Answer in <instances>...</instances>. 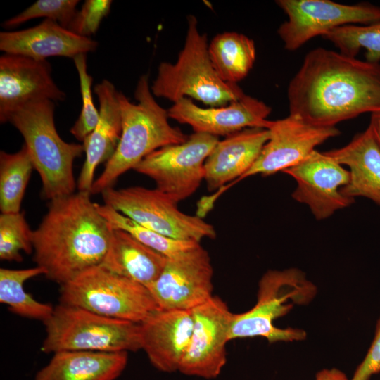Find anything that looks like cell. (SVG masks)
Instances as JSON below:
<instances>
[{"label": "cell", "instance_id": "cell-1", "mask_svg": "<svg viewBox=\"0 0 380 380\" xmlns=\"http://www.w3.org/2000/svg\"><path fill=\"white\" fill-rule=\"evenodd\" d=\"M287 96L291 115L319 126L380 113V64L315 49L291 80Z\"/></svg>", "mask_w": 380, "mask_h": 380}, {"label": "cell", "instance_id": "cell-2", "mask_svg": "<svg viewBox=\"0 0 380 380\" xmlns=\"http://www.w3.org/2000/svg\"><path fill=\"white\" fill-rule=\"evenodd\" d=\"M91 195L78 191L50 201L33 230V260L60 286L101 265L108 250L113 229Z\"/></svg>", "mask_w": 380, "mask_h": 380}, {"label": "cell", "instance_id": "cell-3", "mask_svg": "<svg viewBox=\"0 0 380 380\" xmlns=\"http://www.w3.org/2000/svg\"><path fill=\"white\" fill-rule=\"evenodd\" d=\"M137 103H132L122 92L118 99L122 132L116 150L95 179L91 194L113 187L118 177L134 169L154 151L185 141L188 136L169 121L167 110L156 101L146 75L140 77L134 91Z\"/></svg>", "mask_w": 380, "mask_h": 380}, {"label": "cell", "instance_id": "cell-4", "mask_svg": "<svg viewBox=\"0 0 380 380\" xmlns=\"http://www.w3.org/2000/svg\"><path fill=\"white\" fill-rule=\"evenodd\" d=\"M8 122L23 136L42 181V197L49 201L75 193L73 163L84 153L83 144L68 143L59 136L51 100L29 102L15 110Z\"/></svg>", "mask_w": 380, "mask_h": 380}, {"label": "cell", "instance_id": "cell-5", "mask_svg": "<svg viewBox=\"0 0 380 380\" xmlns=\"http://www.w3.org/2000/svg\"><path fill=\"white\" fill-rule=\"evenodd\" d=\"M184 45L174 63H161L151 90L173 103L189 96L210 107L226 106L246 94L237 84L223 81L211 62L207 36L198 29L195 16L187 18Z\"/></svg>", "mask_w": 380, "mask_h": 380}, {"label": "cell", "instance_id": "cell-6", "mask_svg": "<svg viewBox=\"0 0 380 380\" xmlns=\"http://www.w3.org/2000/svg\"><path fill=\"white\" fill-rule=\"evenodd\" d=\"M316 291V286L298 269L268 270L259 281L255 305L245 312L234 314L230 341L258 336L270 343L305 339V331L279 328L274 321L286 315L295 305L310 303Z\"/></svg>", "mask_w": 380, "mask_h": 380}, {"label": "cell", "instance_id": "cell-7", "mask_svg": "<svg viewBox=\"0 0 380 380\" xmlns=\"http://www.w3.org/2000/svg\"><path fill=\"white\" fill-rule=\"evenodd\" d=\"M41 350L129 352L141 350L139 324L109 318L83 308L58 303L43 322Z\"/></svg>", "mask_w": 380, "mask_h": 380}, {"label": "cell", "instance_id": "cell-8", "mask_svg": "<svg viewBox=\"0 0 380 380\" xmlns=\"http://www.w3.org/2000/svg\"><path fill=\"white\" fill-rule=\"evenodd\" d=\"M59 303L140 324L159 309L149 289L102 265L60 286Z\"/></svg>", "mask_w": 380, "mask_h": 380}, {"label": "cell", "instance_id": "cell-9", "mask_svg": "<svg viewBox=\"0 0 380 380\" xmlns=\"http://www.w3.org/2000/svg\"><path fill=\"white\" fill-rule=\"evenodd\" d=\"M101 195L104 204L165 236L197 243L216 236L212 224L198 215L183 213L177 203L156 188L110 187Z\"/></svg>", "mask_w": 380, "mask_h": 380}, {"label": "cell", "instance_id": "cell-10", "mask_svg": "<svg viewBox=\"0 0 380 380\" xmlns=\"http://www.w3.org/2000/svg\"><path fill=\"white\" fill-rule=\"evenodd\" d=\"M219 140L194 132L182 143L151 153L134 170L151 178L156 189L178 203L191 196L204 180L205 160Z\"/></svg>", "mask_w": 380, "mask_h": 380}, {"label": "cell", "instance_id": "cell-11", "mask_svg": "<svg viewBox=\"0 0 380 380\" xmlns=\"http://www.w3.org/2000/svg\"><path fill=\"white\" fill-rule=\"evenodd\" d=\"M288 16L277 32L289 51L308 40L346 25H369L380 21V7L368 3L346 5L329 0H279Z\"/></svg>", "mask_w": 380, "mask_h": 380}, {"label": "cell", "instance_id": "cell-12", "mask_svg": "<svg viewBox=\"0 0 380 380\" xmlns=\"http://www.w3.org/2000/svg\"><path fill=\"white\" fill-rule=\"evenodd\" d=\"M213 269L201 245L171 258L148 289L158 308L191 310L211 298Z\"/></svg>", "mask_w": 380, "mask_h": 380}, {"label": "cell", "instance_id": "cell-13", "mask_svg": "<svg viewBox=\"0 0 380 380\" xmlns=\"http://www.w3.org/2000/svg\"><path fill=\"white\" fill-rule=\"evenodd\" d=\"M191 313L193 331L178 371L207 379L216 378L227 362L226 345L230 341L234 313L217 296L191 310Z\"/></svg>", "mask_w": 380, "mask_h": 380}, {"label": "cell", "instance_id": "cell-14", "mask_svg": "<svg viewBox=\"0 0 380 380\" xmlns=\"http://www.w3.org/2000/svg\"><path fill=\"white\" fill-rule=\"evenodd\" d=\"M267 129L269 139L256 161L237 182L258 174L267 177L284 172L305 160L317 146L340 134L336 126L316 125L291 114L272 121Z\"/></svg>", "mask_w": 380, "mask_h": 380}, {"label": "cell", "instance_id": "cell-15", "mask_svg": "<svg viewBox=\"0 0 380 380\" xmlns=\"http://www.w3.org/2000/svg\"><path fill=\"white\" fill-rule=\"evenodd\" d=\"M283 172L296 182L292 198L307 205L317 220L327 219L354 202V198L341 191L350 181L349 170L324 152L315 150L302 162Z\"/></svg>", "mask_w": 380, "mask_h": 380}, {"label": "cell", "instance_id": "cell-16", "mask_svg": "<svg viewBox=\"0 0 380 380\" xmlns=\"http://www.w3.org/2000/svg\"><path fill=\"white\" fill-rule=\"evenodd\" d=\"M64 101L46 61L4 53L0 57V122H8L19 107L33 101Z\"/></svg>", "mask_w": 380, "mask_h": 380}, {"label": "cell", "instance_id": "cell-17", "mask_svg": "<svg viewBox=\"0 0 380 380\" xmlns=\"http://www.w3.org/2000/svg\"><path fill=\"white\" fill-rule=\"evenodd\" d=\"M271 108L258 99L245 95L226 106L201 108L183 98L167 110L170 118L191 127L194 132L229 136L246 128L268 129Z\"/></svg>", "mask_w": 380, "mask_h": 380}, {"label": "cell", "instance_id": "cell-18", "mask_svg": "<svg viewBox=\"0 0 380 380\" xmlns=\"http://www.w3.org/2000/svg\"><path fill=\"white\" fill-rule=\"evenodd\" d=\"M269 136L267 129L246 128L219 140L205 163L208 189L218 190L209 199L200 201L205 210L208 211L218 196L248 172Z\"/></svg>", "mask_w": 380, "mask_h": 380}, {"label": "cell", "instance_id": "cell-19", "mask_svg": "<svg viewBox=\"0 0 380 380\" xmlns=\"http://www.w3.org/2000/svg\"><path fill=\"white\" fill-rule=\"evenodd\" d=\"M141 350L163 372L178 371L191 339V310L159 308L139 324Z\"/></svg>", "mask_w": 380, "mask_h": 380}, {"label": "cell", "instance_id": "cell-20", "mask_svg": "<svg viewBox=\"0 0 380 380\" xmlns=\"http://www.w3.org/2000/svg\"><path fill=\"white\" fill-rule=\"evenodd\" d=\"M98 42L75 34L58 23L45 19L39 25L18 31L0 32V50L38 61L51 56L72 59L94 51Z\"/></svg>", "mask_w": 380, "mask_h": 380}, {"label": "cell", "instance_id": "cell-21", "mask_svg": "<svg viewBox=\"0 0 380 380\" xmlns=\"http://www.w3.org/2000/svg\"><path fill=\"white\" fill-rule=\"evenodd\" d=\"M94 92L99 103V120L82 143L85 160L77 184L78 191L90 193L97 166L113 156L122 132L119 91L111 82L103 80L95 85Z\"/></svg>", "mask_w": 380, "mask_h": 380}, {"label": "cell", "instance_id": "cell-22", "mask_svg": "<svg viewBox=\"0 0 380 380\" xmlns=\"http://www.w3.org/2000/svg\"><path fill=\"white\" fill-rule=\"evenodd\" d=\"M324 153L350 169V181L341 189L344 196L365 197L380 206V147L369 125L347 145Z\"/></svg>", "mask_w": 380, "mask_h": 380}, {"label": "cell", "instance_id": "cell-23", "mask_svg": "<svg viewBox=\"0 0 380 380\" xmlns=\"http://www.w3.org/2000/svg\"><path fill=\"white\" fill-rule=\"evenodd\" d=\"M127 361V352H56L34 380H115Z\"/></svg>", "mask_w": 380, "mask_h": 380}, {"label": "cell", "instance_id": "cell-24", "mask_svg": "<svg viewBox=\"0 0 380 380\" xmlns=\"http://www.w3.org/2000/svg\"><path fill=\"white\" fill-rule=\"evenodd\" d=\"M166 260L167 257L127 232L113 229L110 246L101 265L148 288L160 274Z\"/></svg>", "mask_w": 380, "mask_h": 380}, {"label": "cell", "instance_id": "cell-25", "mask_svg": "<svg viewBox=\"0 0 380 380\" xmlns=\"http://www.w3.org/2000/svg\"><path fill=\"white\" fill-rule=\"evenodd\" d=\"M208 51L217 73L228 83L236 84L245 78L255 60L254 42L235 32L217 34L208 44Z\"/></svg>", "mask_w": 380, "mask_h": 380}, {"label": "cell", "instance_id": "cell-26", "mask_svg": "<svg viewBox=\"0 0 380 380\" xmlns=\"http://www.w3.org/2000/svg\"><path fill=\"white\" fill-rule=\"evenodd\" d=\"M45 271L36 266L32 268L0 269V302L18 316L44 322L52 315L54 307L37 300L24 289V284Z\"/></svg>", "mask_w": 380, "mask_h": 380}, {"label": "cell", "instance_id": "cell-27", "mask_svg": "<svg viewBox=\"0 0 380 380\" xmlns=\"http://www.w3.org/2000/svg\"><path fill=\"white\" fill-rule=\"evenodd\" d=\"M34 169L25 145L13 153L0 152V210L18 213L32 172Z\"/></svg>", "mask_w": 380, "mask_h": 380}, {"label": "cell", "instance_id": "cell-28", "mask_svg": "<svg viewBox=\"0 0 380 380\" xmlns=\"http://www.w3.org/2000/svg\"><path fill=\"white\" fill-rule=\"evenodd\" d=\"M97 208L113 229H122L127 232L144 245L167 258L179 255L201 243L177 240L162 235L140 225L106 204L97 203Z\"/></svg>", "mask_w": 380, "mask_h": 380}, {"label": "cell", "instance_id": "cell-29", "mask_svg": "<svg viewBox=\"0 0 380 380\" xmlns=\"http://www.w3.org/2000/svg\"><path fill=\"white\" fill-rule=\"evenodd\" d=\"M332 42L340 53L355 58L360 49H365V61H380V21L369 25H346L336 27L322 36Z\"/></svg>", "mask_w": 380, "mask_h": 380}, {"label": "cell", "instance_id": "cell-30", "mask_svg": "<svg viewBox=\"0 0 380 380\" xmlns=\"http://www.w3.org/2000/svg\"><path fill=\"white\" fill-rule=\"evenodd\" d=\"M33 230L23 212L1 213L0 215V259L21 262L23 251L33 253Z\"/></svg>", "mask_w": 380, "mask_h": 380}, {"label": "cell", "instance_id": "cell-31", "mask_svg": "<svg viewBox=\"0 0 380 380\" xmlns=\"http://www.w3.org/2000/svg\"><path fill=\"white\" fill-rule=\"evenodd\" d=\"M73 61L79 75L82 103L79 118L70 129V132L82 144L96 127L99 120V110L93 101V78L87 72V54L75 56Z\"/></svg>", "mask_w": 380, "mask_h": 380}, {"label": "cell", "instance_id": "cell-32", "mask_svg": "<svg viewBox=\"0 0 380 380\" xmlns=\"http://www.w3.org/2000/svg\"><path fill=\"white\" fill-rule=\"evenodd\" d=\"M77 0H38L20 13L6 20V28L16 27L36 18H45L69 29L77 12Z\"/></svg>", "mask_w": 380, "mask_h": 380}, {"label": "cell", "instance_id": "cell-33", "mask_svg": "<svg viewBox=\"0 0 380 380\" xmlns=\"http://www.w3.org/2000/svg\"><path fill=\"white\" fill-rule=\"evenodd\" d=\"M111 4L110 0H86L82 8L77 11L68 30L77 35L90 38L109 13Z\"/></svg>", "mask_w": 380, "mask_h": 380}, {"label": "cell", "instance_id": "cell-34", "mask_svg": "<svg viewBox=\"0 0 380 380\" xmlns=\"http://www.w3.org/2000/svg\"><path fill=\"white\" fill-rule=\"evenodd\" d=\"M379 372H380V319L376 324L372 345L350 380H369L372 375Z\"/></svg>", "mask_w": 380, "mask_h": 380}, {"label": "cell", "instance_id": "cell-35", "mask_svg": "<svg viewBox=\"0 0 380 380\" xmlns=\"http://www.w3.org/2000/svg\"><path fill=\"white\" fill-rule=\"evenodd\" d=\"M315 380H348L346 374L336 368L324 369L319 371Z\"/></svg>", "mask_w": 380, "mask_h": 380}, {"label": "cell", "instance_id": "cell-36", "mask_svg": "<svg viewBox=\"0 0 380 380\" xmlns=\"http://www.w3.org/2000/svg\"><path fill=\"white\" fill-rule=\"evenodd\" d=\"M369 125L371 127L375 139L380 147V113H375L371 115Z\"/></svg>", "mask_w": 380, "mask_h": 380}]
</instances>
